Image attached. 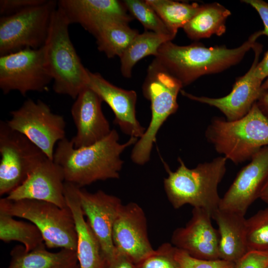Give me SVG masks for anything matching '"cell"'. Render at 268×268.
<instances>
[{
	"label": "cell",
	"instance_id": "1",
	"mask_svg": "<svg viewBox=\"0 0 268 268\" xmlns=\"http://www.w3.org/2000/svg\"><path fill=\"white\" fill-rule=\"evenodd\" d=\"M119 140L114 129L100 141L80 148H75L66 137L57 143L53 160L61 168L66 182L80 188L99 180L118 179L124 163L121 154L138 138L131 137L124 143Z\"/></svg>",
	"mask_w": 268,
	"mask_h": 268
},
{
	"label": "cell",
	"instance_id": "2",
	"mask_svg": "<svg viewBox=\"0 0 268 268\" xmlns=\"http://www.w3.org/2000/svg\"><path fill=\"white\" fill-rule=\"evenodd\" d=\"M262 35V30L257 31L233 49L207 48L198 43L179 46L167 41L160 47L155 59L185 86L201 76L219 73L238 64Z\"/></svg>",
	"mask_w": 268,
	"mask_h": 268
},
{
	"label": "cell",
	"instance_id": "3",
	"mask_svg": "<svg viewBox=\"0 0 268 268\" xmlns=\"http://www.w3.org/2000/svg\"><path fill=\"white\" fill-rule=\"evenodd\" d=\"M179 166L172 171L165 164L168 176L164 179L167 198L175 209L185 204L201 208L211 215L219 208L218 186L226 171L227 159L219 156L190 169L179 157Z\"/></svg>",
	"mask_w": 268,
	"mask_h": 268
},
{
	"label": "cell",
	"instance_id": "4",
	"mask_svg": "<svg viewBox=\"0 0 268 268\" xmlns=\"http://www.w3.org/2000/svg\"><path fill=\"white\" fill-rule=\"evenodd\" d=\"M205 136L218 153L236 164L250 160L262 147L268 146V119L256 102L243 117L229 121L213 117Z\"/></svg>",
	"mask_w": 268,
	"mask_h": 268
},
{
	"label": "cell",
	"instance_id": "5",
	"mask_svg": "<svg viewBox=\"0 0 268 268\" xmlns=\"http://www.w3.org/2000/svg\"><path fill=\"white\" fill-rule=\"evenodd\" d=\"M69 24L57 6L43 47L46 66L53 81L54 91L75 99L87 86L89 70L82 64L71 42Z\"/></svg>",
	"mask_w": 268,
	"mask_h": 268
},
{
	"label": "cell",
	"instance_id": "6",
	"mask_svg": "<svg viewBox=\"0 0 268 268\" xmlns=\"http://www.w3.org/2000/svg\"><path fill=\"white\" fill-rule=\"evenodd\" d=\"M183 87L155 59L149 65L142 89L150 102L151 118L144 134L134 144L131 159L134 163L142 165L149 160L158 131L178 108L177 96Z\"/></svg>",
	"mask_w": 268,
	"mask_h": 268
},
{
	"label": "cell",
	"instance_id": "7",
	"mask_svg": "<svg viewBox=\"0 0 268 268\" xmlns=\"http://www.w3.org/2000/svg\"><path fill=\"white\" fill-rule=\"evenodd\" d=\"M0 211L27 219L41 232L49 249L76 250L77 235L74 219L68 207L62 208L48 201L24 199H0Z\"/></svg>",
	"mask_w": 268,
	"mask_h": 268
},
{
	"label": "cell",
	"instance_id": "8",
	"mask_svg": "<svg viewBox=\"0 0 268 268\" xmlns=\"http://www.w3.org/2000/svg\"><path fill=\"white\" fill-rule=\"evenodd\" d=\"M58 1L46 0L0 18V55L25 48L39 49L47 40Z\"/></svg>",
	"mask_w": 268,
	"mask_h": 268
},
{
	"label": "cell",
	"instance_id": "9",
	"mask_svg": "<svg viewBox=\"0 0 268 268\" xmlns=\"http://www.w3.org/2000/svg\"><path fill=\"white\" fill-rule=\"evenodd\" d=\"M0 195L20 186L45 157L44 152L23 134L0 122Z\"/></svg>",
	"mask_w": 268,
	"mask_h": 268
},
{
	"label": "cell",
	"instance_id": "10",
	"mask_svg": "<svg viewBox=\"0 0 268 268\" xmlns=\"http://www.w3.org/2000/svg\"><path fill=\"white\" fill-rule=\"evenodd\" d=\"M10 115L11 119L6 121L8 126L26 136L53 160L56 144L66 138L64 117L54 113L42 101L31 99Z\"/></svg>",
	"mask_w": 268,
	"mask_h": 268
},
{
	"label": "cell",
	"instance_id": "11",
	"mask_svg": "<svg viewBox=\"0 0 268 268\" xmlns=\"http://www.w3.org/2000/svg\"><path fill=\"white\" fill-rule=\"evenodd\" d=\"M53 81L47 67L43 47L25 48L0 57V88L7 94L18 91L43 92Z\"/></svg>",
	"mask_w": 268,
	"mask_h": 268
},
{
	"label": "cell",
	"instance_id": "12",
	"mask_svg": "<svg viewBox=\"0 0 268 268\" xmlns=\"http://www.w3.org/2000/svg\"><path fill=\"white\" fill-rule=\"evenodd\" d=\"M252 49L254 51L255 58L251 67L243 76L236 80L232 90L225 96L220 98L197 96L183 90L180 91L181 94L191 100L216 108L224 114L227 121H234L243 117L250 111L263 91V81L255 75V69L262 51V45L256 42Z\"/></svg>",
	"mask_w": 268,
	"mask_h": 268
},
{
	"label": "cell",
	"instance_id": "13",
	"mask_svg": "<svg viewBox=\"0 0 268 268\" xmlns=\"http://www.w3.org/2000/svg\"><path fill=\"white\" fill-rule=\"evenodd\" d=\"M147 219L137 203L123 204L114 223L112 241L116 249L133 263L142 260L154 251L148 236Z\"/></svg>",
	"mask_w": 268,
	"mask_h": 268
},
{
	"label": "cell",
	"instance_id": "14",
	"mask_svg": "<svg viewBox=\"0 0 268 268\" xmlns=\"http://www.w3.org/2000/svg\"><path fill=\"white\" fill-rule=\"evenodd\" d=\"M76 192L84 216L100 244L104 258H112L116 251L112 230L123 204L121 199L102 190L90 193L77 186Z\"/></svg>",
	"mask_w": 268,
	"mask_h": 268
},
{
	"label": "cell",
	"instance_id": "15",
	"mask_svg": "<svg viewBox=\"0 0 268 268\" xmlns=\"http://www.w3.org/2000/svg\"><path fill=\"white\" fill-rule=\"evenodd\" d=\"M268 179V146L261 148L237 174L221 198L219 208L245 215Z\"/></svg>",
	"mask_w": 268,
	"mask_h": 268
},
{
	"label": "cell",
	"instance_id": "16",
	"mask_svg": "<svg viewBox=\"0 0 268 268\" xmlns=\"http://www.w3.org/2000/svg\"><path fill=\"white\" fill-rule=\"evenodd\" d=\"M211 219V214L205 209L194 207L186 225L173 231L171 243L196 259H220L219 233L213 227Z\"/></svg>",
	"mask_w": 268,
	"mask_h": 268
},
{
	"label": "cell",
	"instance_id": "17",
	"mask_svg": "<svg viewBox=\"0 0 268 268\" xmlns=\"http://www.w3.org/2000/svg\"><path fill=\"white\" fill-rule=\"evenodd\" d=\"M65 182L61 168L46 157L6 198L14 201L29 199L45 201L62 208H67L68 206L64 195Z\"/></svg>",
	"mask_w": 268,
	"mask_h": 268
},
{
	"label": "cell",
	"instance_id": "18",
	"mask_svg": "<svg viewBox=\"0 0 268 268\" xmlns=\"http://www.w3.org/2000/svg\"><path fill=\"white\" fill-rule=\"evenodd\" d=\"M102 102L99 95L88 86L75 99L71 114L76 133L70 139L75 148L92 145L111 133L109 123L102 110Z\"/></svg>",
	"mask_w": 268,
	"mask_h": 268
},
{
	"label": "cell",
	"instance_id": "19",
	"mask_svg": "<svg viewBox=\"0 0 268 268\" xmlns=\"http://www.w3.org/2000/svg\"><path fill=\"white\" fill-rule=\"evenodd\" d=\"M87 86L111 108L115 115L114 123L124 134L138 139L143 135L145 130L136 117L137 95L134 90L118 87L100 73L89 70Z\"/></svg>",
	"mask_w": 268,
	"mask_h": 268
},
{
	"label": "cell",
	"instance_id": "20",
	"mask_svg": "<svg viewBox=\"0 0 268 268\" xmlns=\"http://www.w3.org/2000/svg\"><path fill=\"white\" fill-rule=\"evenodd\" d=\"M58 7L70 24H78L92 34L109 21L133 20L123 1L117 0H59Z\"/></svg>",
	"mask_w": 268,
	"mask_h": 268
},
{
	"label": "cell",
	"instance_id": "21",
	"mask_svg": "<svg viewBox=\"0 0 268 268\" xmlns=\"http://www.w3.org/2000/svg\"><path fill=\"white\" fill-rule=\"evenodd\" d=\"M64 195L74 221L77 235L76 253L79 268H103L104 258L101 246L84 218L77 196L76 186L65 182Z\"/></svg>",
	"mask_w": 268,
	"mask_h": 268
},
{
	"label": "cell",
	"instance_id": "22",
	"mask_svg": "<svg viewBox=\"0 0 268 268\" xmlns=\"http://www.w3.org/2000/svg\"><path fill=\"white\" fill-rule=\"evenodd\" d=\"M212 218L218 227L219 259L236 264L248 252L245 215L218 208Z\"/></svg>",
	"mask_w": 268,
	"mask_h": 268
},
{
	"label": "cell",
	"instance_id": "23",
	"mask_svg": "<svg viewBox=\"0 0 268 268\" xmlns=\"http://www.w3.org/2000/svg\"><path fill=\"white\" fill-rule=\"evenodd\" d=\"M43 245L31 251L17 245L10 252L11 259L4 268H74L78 265L75 251L62 249L52 252Z\"/></svg>",
	"mask_w": 268,
	"mask_h": 268
},
{
	"label": "cell",
	"instance_id": "24",
	"mask_svg": "<svg viewBox=\"0 0 268 268\" xmlns=\"http://www.w3.org/2000/svg\"><path fill=\"white\" fill-rule=\"evenodd\" d=\"M230 11L217 2L201 5L199 11L183 28L192 40L221 36L226 31V21Z\"/></svg>",
	"mask_w": 268,
	"mask_h": 268
},
{
	"label": "cell",
	"instance_id": "25",
	"mask_svg": "<svg viewBox=\"0 0 268 268\" xmlns=\"http://www.w3.org/2000/svg\"><path fill=\"white\" fill-rule=\"evenodd\" d=\"M128 23L120 20L109 21L100 25L93 33L98 49L108 58L120 57L139 34Z\"/></svg>",
	"mask_w": 268,
	"mask_h": 268
},
{
	"label": "cell",
	"instance_id": "26",
	"mask_svg": "<svg viewBox=\"0 0 268 268\" xmlns=\"http://www.w3.org/2000/svg\"><path fill=\"white\" fill-rule=\"evenodd\" d=\"M173 39L170 36L146 30L137 34L120 57L122 74L130 78L136 63L147 56L155 57L160 47Z\"/></svg>",
	"mask_w": 268,
	"mask_h": 268
},
{
	"label": "cell",
	"instance_id": "27",
	"mask_svg": "<svg viewBox=\"0 0 268 268\" xmlns=\"http://www.w3.org/2000/svg\"><path fill=\"white\" fill-rule=\"evenodd\" d=\"M0 211V239L5 243H21L27 252L45 244L43 235L31 222L17 220Z\"/></svg>",
	"mask_w": 268,
	"mask_h": 268
},
{
	"label": "cell",
	"instance_id": "28",
	"mask_svg": "<svg viewBox=\"0 0 268 268\" xmlns=\"http://www.w3.org/2000/svg\"><path fill=\"white\" fill-rule=\"evenodd\" d=\"M175 36L199 11L201 5L171 0H146Z\"/></svg>",
	"mask_w": 268,
	"mask_h": 268
},
{
	"label": "cell",
	"instance_id": "29",
	"mask_svg": "<svg viewBox=\"0 0 268 268\" xmlns=\"http://www.w3.org/2000/svg\"><path fill=\"white\" fill-rule=\"evenodd\" d=\"M248 252H268V206L246 219Z\"/></svg>",
	"mask_w": 268,
	"mask_h": 268
},
{
	"label": "cell",
	"instance_id": "30",
	"mask_svg": "<svg viewBox=\"0 0 268 268\" xmlns=\"http://www.w3.org/2000/svg\"><path fill=\"white\" fill-rule=\"evenodd\" d=\"M127 10L143 26L146 31L170 36L173 34L156 11L146 0H125L123 1Z\"/></svg>",
	"mask_w": 268,
	"mask_h": 268
},
{
	"label": "cell",
	"instance_id": "31",
	"mask_svg": "<svg viewBox=\"0 0 268 268\" xmlns=\"http://www.w3.org/2000/svg\"><path fill=\"white\" fill-rule=\"evenodd\" d=\"M175 249L171 243H164L133 268H182L175 258Z\"/></svg>",
	"mask_w": 268,
	"mask_h": 268
},
{
	"label": "cell",
	"instance_id": "32",
	"mask_svg": "<svg viewBox=\"0 0 268 268\" xmlns=\"http://www.w3.org/2000/svg\"><path fill=\"white\" fill-rule=\"evenodd\" d=\"M175 258L182 268H235L236 266L234 263L222 259L207 260L196 259L176 248Z\"/></svg>",
	"mask_w": 268,
	"mask_h": 268
},
{
	"label": "cell",
	"instance_id": "33",
	"mask_svg": "<svg viewBox=\"0 0 268 268\" xmlns=\"http://www.w3.org/2000/svg\"><path fill=\"white\" fill-rule=\"evenodd\" d=\"M268 252H248L236 264L235 268H266Z\"/></svg>",
	"mask_w": 268,
	"mask_h": 268
},
{
	"label": "cell",
	"instance_id": "34",
	"mask_svg": "<svg viewBox=\"0 0 268 268\" xmlns=\"http://www.w3.org/2000/svg\"><path fill=\"white\" fill-rule=\"evenodd\" d=\"M46 0H0V14L7 16L28 7L44 2Z\"/></svg>",
	"mask_w": 268,
	"mask_h": 268
},
{
	"label": "cell",
	"instance_id": "35",
	"mask_svg": "<svg viewBox=\"0 0 268 268\" xmlns=\"http://www.w3.org/2000/svg\"><path fill=\"white\" fill-rule=\"evenodd\" d=\"M251 5L259 14L264 25L263 35L268 38V3L263 0H243L241 1Z\"/></svg>",
	"mask_w": 268,
	"mask_h": 268
},
{
	"label": "cell",
	"instance_id": "36",
	"mask_svg": "<svg viewBox=\"0 0 268 268\" xmlns=\"http://www.w3.org/2000/svg\"><path fill=\"white\" fill-rule=\"evenodd\" d=\"M103 268H133V263L126 255L116 250L112 258L104 259Z\"/></svg>",
	"mask_w": 268,
	"mask_h": 268
},
{
	"label": "cell",
	"instance_id": "37",
	"mask_svg": "<svg viewBox=\"0 0 268 268\" xmlns=\"http://www.w3.org/2000/svg\"><path fill=\"white\" fill-rule=\"evenodd\" d=\"M255 75L262 81L268 76V51L262 60L257 65L255 69Z\"/></svg>",
	"mask_w": 268,
	"mask_h": 268
},
{
	"label": "cell",
	"instance_id": "38",
	"mask_svg": "<svg viewBox=\"0 0 268 268\" xmlns=\"http://www.w3.org/2000/svg\"><path fill=\"white\" fill-rule=\"evenodd\" d=\"M256 104L261 111L268 119V90H263Z\"/></svg>",
	"mask_w": 268,
	"mask_h": 268
},
{
	"label": "cell",
	"instance_id": "39",
	"mask_svg": "<svg viewBox=\"0 0 268 268\" xmlns=\"http://www.w3.org/2000/svg\"><path fill=\"white\" fill-rule=\"evenodd\" d=\"M260 199L268 205V179L262 190Z\"/></svg>",
	"mask_w": 268,
	"mask_h": 268
},
{
	"label": "cell",
	"instance_id": "40",
	"mask_svg": "<svg viewBox=\"0 0 268 268\" xmlns=\"http://www.w3.org/2000/svg\"><path fill=\"white\" fill-rule=\"evenodd\" d=\"M262 89L263 90H268V78L262 85Z\"/></svg>",
	"mask_w": 268,
	"mask_h": 268
},
{
	"label": "cell",
	"instance_id": "41",
	"mask_svg": "<svg viewBox=\"0 0 268 268\" xmlns=\"http://www.w3.org/2000/svg\"><path fill=\"white\" fill-rule=\"evenodd\" d=\"M74 268H79L78 264L77 265H76Z\"/></svg>",
	"mask_w": 268,
	"mask_h": 268
},
{
	"label": "cell",
	"instance_id": "42",
	"mask_svg": "<svg viewBox=\"0 0 268 268\" xmlns=\"http://www.w3.org/2000/svg\"><path fill=\"white\" fill-rule=\"evenodd\" d=\"M266 268H268V267H267Z\"/></svg>",
	"mask_w": 268,
	"mask_h": 268
}]
</instances>
